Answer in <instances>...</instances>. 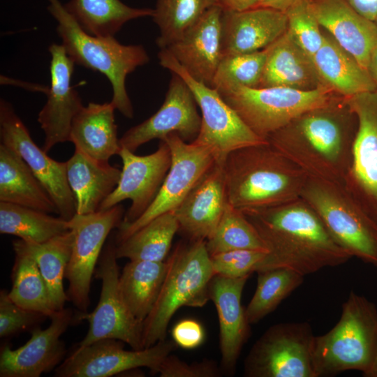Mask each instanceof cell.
I'll return each mask as SVG.
<instances>
[{"label":"cell","mask_w":377,"mask_h":377,"mask_svg":"<svg viewBox=\"0 0 377 377\" xmlns=\"http://www.w3.org/2000/svg\"><path fill=\"white\" fill-rule=\"evenodd\" d=\"M206 246L209 255L239 249L268 252L252 223L241 210L229 203L214 234L206 241Z\"/></svg>","instance_id":"obj_39"},{"label":"cell","mask_w":377,"mask_h":377,"mask_svg":"<svg viewBox=\"0 0 377 377\" xmlns=\"http://www.w3.org/2000/svg\"><path fill=\"white\" fill-rule=\"evenodd\" d=\"M268 252L239 249L209 255L215 274L230 278L250 276L256 272Z\"/></svg>","instance_id":"obj_42"},{"label":"cell","mask_w":377,"mask_h":377,"mask_svg":"<svg viewBox=\"0 0 377 377\" xmlns=\"http://www.w3.org/2000/svg\"><path fill=\"white\" fill-rule=\"evenodd\" d=\"M118 155L122 161L119 182L99 210L130 200L131 205L120 223L124 225L138 219L154 201L170 168L171 152L167 142L160 140L158 149L150 154L139 156L121 148Z\"/></svg>","instance_id":"obj_17"},{"label":"cell","mask_w":377,"mask_h":377,"mask_svg":"<svg viewBox=\"0 0 377 377\" xmlns=\"http://www.w3.org/2000/svg\"><path fill=\"white\" fill-rule=\"evenodd\" d=\"M166 263L158 298L143 322L144 348L165 339L169 323L179 308L202 307L209 300V284L215 274L205 240L178 245Z\"/></svg>","instance_id":"obj_5"},{"label":"cell","mask_w":377,"mask_h":377,"mask_svg":"<svg viewBox=\"0 0 377 377\" xmlns=\"http://www.w3.org/2000/svg\"><path fill=\"white\" fill-rule=\"evenodd\" d=\"M197 102L185 81L172 73L165 100L153 115L130 128L119 138L121 148L134 152L141 145L154 139L161 140L177 133L186 142H193L200 131L201 117Z\"/></svg>","instance_id":"obj_18"},{"label":"cell","mask_w":377,"mask_h":377,"mask_svg":"<svg viewBox=\"0 0 377 377\" xmlns=\"http://www.w3.org/2000/svg\"><path fill=\"white\" fill-rule=\"evenodd\" d=\"M115 110L111 101L89 103L84 106L72 122L69 142L75 148L98 160L109 161L112 156L118 155L121 146Z\"/></svg>","instance_id":"obj_28"},{"label":"cell","mask_w":377,"mask_h":377,"mask_svg":"<svg viewBox=\"0 0 377 377\" xmlns=\"http://www.w3.org/2000/svg\"><path fill=\"white\" fill-rule=\"evenodd\" d=\"M73 239L74 235L70 229L43 243L26 242L21 239L13 242L14 251L24 252L36 261L57 311L64 309L68 300L63 281L71 258Z\"/></svg>","instance_id":"obj_31"},{"label":"cell","mask_w":377,"mask_h":377,"mask_svg":"<svg viewBox=\"0 0 377 377\" xmlns=\"http://www.w3.org/2000/svg\"><path fill=\"white\" fill-rule=\"evenodd\" d=\"M219 94L249 128L266 140L301 115L336 101L332 90L325 86L307 91L238 86Z\"/></svg>","instance_id":"obj_8"},{"label":"cell","mask_w":377,"mask_h":377,"mask_svg":"<svg viewBox=\"0 0 377 377\" xmlns=\"http://www.w3.org/2000/svg\"><path fill=\"white\" fill-rule=\"evenodd\" d=\"M0 202L58 214L49 193L22 157L0 145Z\"/></svg>","instance_id":"obj_30"},{"label":"cell","mask_w":377,"mask_h":377,"mask_svg":"<svg viewBox=\"0 0 377 377\" xmlns=\"http://www.w3.org/2000/svg\"><path fill=\"white\" fill-rule=\"evenodd\" d=\"M172 337L177 346L185 349H193L203 342L205 331L198 321L184 319L174 326Z\"/></svg>","instance_id":"obj_45"},{"label":"cell","mask_w":377,"mask_h":377,"mask_svg":"<svg viewBox=\"0 0 377 377\" xmlns=\"http://www.w3.org/2000/svg\"><path fill=\"white\" fill-rule=\"evenodd\" d=\"M376 346V306L351 290L339 321L327 333L315 336L313 359L316 377L349 370L364 374L372 363Z\"/></svg>","instance_id":"obj_6"},{"label":"cell","mask_w":377,"mask_h":377,"mask_svg":"<svg viewBox=\"0 0 377 377\" xmlns=\"http://www.w3.org/2000/svg\"><path fill=\"white\" fill-rule=\"evenodd\" d=\"M255 293L245 309L249 324L253 325L274 311L304 281V276L297 272L277 268L257 272Z\"/></svg>","instance_id":"obj_37"},{"label":"cell","mask_w":377,"mask_h":377,"mask_svg":"<svg viewBox=\"0 0 377 377\" xmlns=\"http://www.w3.org/2000/svg\"><path fill=\"white\" fill-rule=\"evenodd\" d=\"M364 17L375 22L377 17V0H344Z\"/></svg>","instance_id":"obj_46"},{"label":"cell","mask_w":377,"mask_h":377,"mask_svg":"<svg viewBox=\"0 0 377 377\" xmlns=\"http://www.w3.org/2000/svg\"><path fill=\"white\" fill-rule=\"evenodd\" d=\"M298 1L299 0H261L255 7H267L286 12Z\"/></svg>","instance_id":"obj_48"},{"label":"cell","mask_w":377,"mask_h":377,"mask_svg":"<svg viewBox=\"0 0 377 377\" xmlns=\"http://www.w3.org/2000/svg\"><path fill=\"white\" fill-rule=\"evenodd\" d=\"M48 50L51 55L50 86L47 101L38 115L45 134L43 149L46 152L59 143L70 141L72 122L84 107L78 92L71 85L74 62L61 44L52 43Z\"/></svg>","instance_id":"obj_20"},{"label":"cell","mask_w":377,"mask_h":377,"mask_svg":"<svg viewBox=\"0 0 377 377\" xmlns=\"http://www.w3.org/2000/svg\"><path fill=\"white\" fill-rule=\"evenodd\" d=\"M310 2L320 25L367 70L370 57L377 47L376 23L357 13L344 0Z\"/></svg>","instance_id":"obj_25"},{"label":"cell","mask_w":377,"mask_h":377,"mask_svg":"<svg viewBox=\"0 0 377 377\" xmlns=\"http://www.w3.org/2000/svg\"><path fill=\"white\" fill-rule=\"evenodd\" d=\"M301 198L339 246L352 257L377 267V223L343 185L309 177Z\"/></svg>","instance_id":"obj_7"},{"label":"cell","mask_w":377,"mask_h":377,"mask_svg":"<svg viewBox=\"0 0 377 377\" xmlns=\"http://www.w3.org/2000/svg\"><path fill=\"white\" fill-rule=\"evenodd\" d=\"M222 57L253 52L265 49L287 30L286 12L267 7L242 11L223 9Z\"/></svg>","instance_id":"obj_22"},{"label":"cell","mask_w":377,"mask_h":377,"mask_svg":"<svg viewBox=\"0 0 377 377\" xmlns=\"http://www.w3.org/2000/svg\"><path fill=\"white\" fill-rule=\"evenodd\" d=\"M267 56V48L222 57L212 85L218 92L238 86L258 87Z\"/></svg>","instance_id":"obj_40"},{"label":"cell","mask_w":377,"mask_h":377,"mask_svg":"<svg viewBox=\"0 0 377 377\" xmlns=\"http://www.w3.org/2000/svg\"><path fill=\"white\" fill-rule=\"evenodd\" d=\"M357 119L345 100L308 112L267 138L310 177L343 185L350 168Z\"/></svg>","instance_id":"obj_2"},{"label":"cell","mask_w":377,"mask_h":377,"mask_svg":"<svg viewBox=\"0 0 377 377\" xmlns=\"http://www.w3.org/2000/svg\"><path fill=\"white\" fill-rule=\"evenodd\" d=\"M123 341L104 339L77 346L54 371L57 377H109L147 367L158 374L165 358L175 350L174 341L163 340L141 350L124 349Z\"/></svg>","instance_id":"obj_14"},{"label":"cell","mask_w":377,"mask_h":377,"mask_svg":"<svg viewBox=\"0 0 377 377\" xmlns=\"http://www.w3.org/2000/svg\"><path fill=\"white\" fill-rule=\"evenodd\" d=\"M70 230L68 221L30 207L0 202V232L43 243Z\"/></svg>","instance_id":"obj_35"},{"label":"cell","mask_w":377,"mask_h":377,"mask_svg":"<svg viewBox=\"0 0 377 377\" xmlns=\"http://www.w3.org/2000/svg\"><path fill=\"white\" fill-rule=\"evenodd\" d=\"M50 318L47 328L30 330L31 338L24 345L14 350L8 345L1 347V377H39L61 363L66 350L61 337L75 318L72 309L64 308Z\"/></svg>","instance_id":"obj_19"},{"label":"cell","mask_w":377,"mask_h":377,"mask_svg":"<svg viewBox=\"0 0 377 377\" xmlns=\"http://www.w3.org/2000/svg\"><path fill=\"white\" fill-rule=\"evenodd\" d=\"M362 375L364 377H377V346L372 363L369 369Z\"/></svg>","instance_id":"obj_50"},{"label":"cell","mask_w":377,"mask_h":377,"mask_svg":"<svg viewBox=\"0 0 377 377\" xmlns=\"http://www.w3.org/2000/svg\"><path fill=\"white\" fill-rule=\"evenodd\" d=\"M167 269L165 261L130 260L119 279L121 297L132 314L144 322L160 293Z\"/></svg>","instance_id":"obj_32"},{"label":"cell","mask_w":377,"mask_h":377,"mask_svg":"<svg viewBox=\"0 0 377 377\" xmlns=\"http://www.w3.org/2000/svg\"><path fill=\"white\" fill-rule=\"evenodd\" d=\"M344 100L357 117V130L343 186L377 223V91Z\"/></svg>","instance_id":"obj_15"},{"label":"cell","mask_w":377,"mask_h":377,"mask_svg":"<svg viewBox=\"0 0 377 377\" xmlns=\"http://www.w3.org/2000/svg\"><path fill=\"white\" fill-rule=\"evenodd\" d=\"M223 171L228 202L241 211L298 199L309 177L269 142L232 151Z\"/></svg>","instance_id":"obj_3"},{"label":"cell","mask_w":377,"mask_h":377,"mask_svg":"<svg viewBox=\"0 0 377 377\" xmlns=\"http://www.w3.org/2000/svg\"><path fill=\"white\" fill-rule=\"evenodd\" d=\"M376 24H377V17H376Z\"/></svg>","instance_id":"obj_51"},{"label":"cell","mask_w":377,"mask_h":377,"mask_svg":"<svg viewBox=\"0 0 377 377\" xmlns=\"http://www.w3.org/2000/svg\"><path fill=\"white\" fill-rule=\"evenodd\" d=\"M217 0H156L152 18L158 28L156 43L165 49L193 24Z\"/></svg>","instance_id":"obj_38"},{"label":"cell","mask_w":377,"mask_h":377,"mask_svg":"<svg viewBox=\"0 0 377 377\" xmlns=\"http://www.w3.org/2000/svg\"><path fill=\"white\" fill-rule=\"evenodd\" d=\"M164 140L171 152L170 168L152 203L132 223L119 225L115 237L118 244L154 218L175 211L187 195L215 163L210 149L205 146L186 142L177 133Z\"/></svg>","instance_id":"obj_12"},{"label":"cell","mask_w":377,"mask_h":377,"mask_svg":"<svg viewBox=\"0 0 377 377\" xmlns=\"http://www.w3.org/2000/svg\"><path fill=\"white\" fill-rule=\"evenodd\" d=\"M249 276L230 278L214 274L209 284V300L215 305L219 322L221 369L226 374H234L249 336L250 325L241 302Z\"/></svg>","instance_id":"obj_23"},{"label":"cell","mask_w":377,"mask_h":377,"mask_svg":"<svg viewBox=\"0 0 377 377\" xmlns=\"http://www.w3.org/2000/svg\"><path fill=\"white\" fill-rule=\"evenodd\" d=\"M367 70L374 80L377 89V47L374 49L370 57Z\"/></svg>","instance_id":"obj_49"},{"label":"cell","mask_w":377,"mask_h":377,"mask_svg":"<svg viewBox=\"0 0 377 377\" xmlns=\"http://www.w3.org/2000/svg\"><path fill=\"white\" fill-rule=\"evenodd\" d=\"M1 143L15 150L25 161L54 202L59 216L69 221L76 214L75 199L66 175V162L50 158L33 140L13 105L0 100Z\"/></svg>","instance_id":"obj_16"},{"label":"cell","mask_w":377,"mask_h":377,"mask_svg":"<svg viewBox=\"0 0 377 377\" xmlns=\"http://www.w3.org/2000/svg\"><path fill=\"white\" fill-rule=\"evenodd\" d=\"M124 214L119 204L91 214H75L68 221L74 239L65 274L68 281L66 293L80 312H87L90 304L91 279L105 241L111 230L119 227Z\"/></svg>","instance_id":"obj_13"},{"label":"cell","mask_w":377,"mask_h":377,"mask_svg":"<svg viewBox=\"0 0 377 377\" xmlns=\"http://www.w3.org/2000/svg\"><path fill=\"white\" fill-rule=\"evenodd\" d=\"M267 48V59L258 87H283L307 91L325 86L313 59L287 31Z\"/></svg>","instance_id":"obj_27"},{"label":"cell","mask_w":377,"mask_h":377,"mask_svg":"<svg viewBox=\"0 0 377 377\" xmlns=\"http://www.w3.org/2000/svg\"><path fill=\"white\" fill-rule=\"evenodd\" d=\"M287 32L312 59L322 46L324 34L313 11L310 0H299L286 12Z\"/></svg>","instance_id":"obj_41"},{"label":"cell","mask_w":377,"mask_h":377,"mask_svg":"<svg viewBox=\"0 0 377 377\" xmlns=\"http://www.w3.org/2000/svg\"><path fill=\"white\" fill-rule=\"evenodd\" d=\"M47 318L13 302L6 290L0 291V337L8 338L27 330H32Z\"/></svg>","instance_id":"obj_43"},{"label":"cell","mask_w":377,"mask_h":377,"mask_svg":"<svg viewBox=\"0 0 377 377\" xmlns=\"http://www.w3.org/2000/svg\"><path fill=\"white\" fill-rule=\"evenodd\" d=\"M158 374L161 377H216L221 371L212 361L188 364L170 353L163 361Z\"/></svg>","instance_id":"obj_44"},{"label":"cell","mask_w":377,"mask_h":377,"mask_svg":"<svg viewBox=\"0 0 377 377\" xmlns=\"http://www.w3.org/2000/svg\"><path fill=\"white\" fill-rule=\"evenodd\" d=\"M115 244L108 243L101 254L95 277L101 281L100 299L90 313L80 312L76 319L87 320L89 330L77 346L104 339L128 343L132 349H143V322L137 319L124 302L119 288V268Z\"/></svg>","instance_id":"obj_11"},{"label":"cell","mask_w":377,"mask_h":377,"mask_svg":"<svg viewBox=\"0 0 377 377\" xmlns=\"http://www.w3.org/2000/svg\"><path fill=\"white\" fill-rule=\"evenodd\" d=\"M66 162L67 179L74 196L76 214L97 212L116 188L121 170L110 165L109 161L94 158L76 148Z\"/></svg>","instance_id":"obj_26"},{"label":"cell","mask_w":377,"mask_h":377,"mask_svg":"<svg viewBox=\"0 0 377 377\" xmlns=\"http://www.w3.org/2000/svg\"><path fill=\"white\" fill-rule=\"evenodd\" d=\"M64 6L83 30L101 37L114 36L127 22L154 14V9L133 8L120 0H70Z\"/></svg>","instance_id":"obj_33"},{"label":"cell","mask_w":377,"mask_h":377,"mask_svg":"<svg viewBox=\"0 0 377 377\" xmlns=\"http://www.w3.org/2000/svg\"><path fill=\"white\" fill-rule=\"evenodd\" d=\"M226 10L242 11L255 7L261 0H217Z\"/></svg>","instance_id":"obj_47"},{"label":"cell","mask_w":377,"mask_h":377,"mask_svg":"<svg viewBox=\"0 0 377 377\" xmlns=\"http://www.w3.org/2000/svg\"><path fill=\"white\" fill-rule=\"evenodd\" d=\"M323 85L344 98L377 91L369 71L331 36L324 41L313 58Z\"/></svg>","instance_id":"obj_29"},{"label":"cell","mask_w":377,"mask_h":377,"mask_svg":"<svg viewBox=\"0 0 377 377\" xmlns=\"http://www.w3.org/2000/svg\"><path fill=\"white\" fill-rule=\"evenodd\" d=\"M242 212L268 249L256 273L286 268L304 276L353 258L334 240L315 211L301 198Z\"/></svg>","instance_id":"obj_1"},{"label":"cell","mask_w":377,"mask_h":377,"mask_svg":"<svg viewBox=\"0 0 377 377\" xmlns=\"http://www.w3.org/2000/svg\"><path fill=\"white\" fill-rule=\"evenodd\" d=\"M222 13L219 5L210 8L165 48L193 79L209 87L222 58Z\"/></svg>","instance_id":"obj_21"},{"label":"cell","mask_w":377,"mask_h":377,"mask_svg":"<svg viewBox=\"0 0 377 377\" xmlns=\"http://www.w3.org/2000/svg\"><path fill=\"white\" fill-rule=\"evenodd\" d=\"M178 230L175 211L163 214L115 244L116 257L130 260L165 261Z\"/></svg>","instance_id":"obj_34"},{"label":"cell","mask_w":377,"mask_h":377,"mask_svg":"<svg viewBox=\"0 0 377 377\" xmlns=\"http://www.w3.org/2000/svg\"><path fill=\"white\" fill-rule=\"evenodd\" d=\"M228 203L223 165L215 163L175 210L179 230L191 241H207Z\"/></svg>","instance_id":"obj_24"},{"label":"cell","mask_w":377,"mask_h":377,"mask_svg":"<svg viewBox=\"0 0 377 377\" xmlns=\"http://www.w3.org/2000/svg\"><path fill=\"white\" fill-rule=\"evenodd\" d=\"M315 335L308 322L269 327L254 343L244 362L247 377H316Z\"/></svg>","instance_id":"obj_10"},{"label":"cell","mask_w":377,"mask_h":377,"mask_svg":"<svg viewBox=\"0 0 377 377\" xmlns=\"http://www.w3.org/2000/svg\"><path fill=\"white\" fill-rule=\"evenodd\" d=\"M15 253L9 297L20 306L50 318L57 310L36 261L24 252Z\"/></svg>","instance_id":"obj_36"},{"label":"cell","mask_w":377,"mask_h":377,"mask_svg":"<svg viewBox=\"0 0 377 377\" xmlns=\"http://www.w3.org/2000/svg\"><path fill=\"white\" fill-rule=\"evenodd\" d=\"M47 10L55 19L57 32L68 57L75 64L104 75L112 88V103L124 117H133L126 79L149 57L141 45H123L114 36L101 37L83 30L59 0H47Z\"/></svg>","instance_id":"obj_4"},{"label":"cell","mask_w":377,"mask_h":377,"mask_svg":"<svg viewBox=\"0 0 377 377\" xmlns=\"http://www.w3.org/2000/svg\"><path fill=\"white\" fill-rule=\"evenodd\" d=\"M159 64L179 75L193 92L201 111V126L195 144L208 147L215 163L223 165L230 153L268 142L251 131L213 87L193 79L165 49L158 54Z\"/></svg>","instance_id":"obj_9"}]
</instances>
